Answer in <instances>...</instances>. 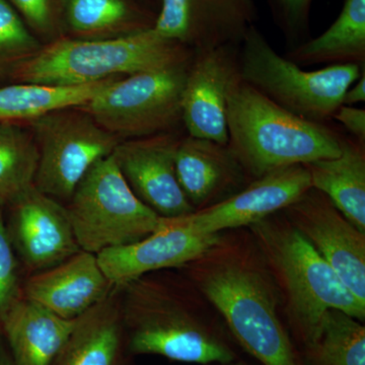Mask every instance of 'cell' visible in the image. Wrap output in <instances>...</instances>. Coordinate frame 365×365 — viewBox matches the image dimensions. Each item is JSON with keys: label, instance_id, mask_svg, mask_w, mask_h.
<instances>
[{"label": "cell", "instance_id": "484cf974", "mask_svg": "<svg viewBox=\"0 0 365 365\" xmlns=\"http://www.w3.org/2000/svg\"><path fill=\"white\" fill-rule=\"evenodd\" d=\"M66 9L69 26L85 35L116 29L134 32L153 28L155 21L127 0H66Z\"/></svg>", "mask_w": 365, "mask_h": 365}, {"label": "cell", "instance_id": "9a60e30c", "mask_svg": "<svg viewBox=\"0 0 365 365\" xmlns=\"http://www.w3.org/2000/svg\"><path fill=\"white\" fill-rule=\"evenodd\" d=\"M9 239L31 272L58 265L81 251L66 206L46 195L35 185L13 204Z\"/></svg>", "mask_w": 365, "mask_h": 365}, {"label": "cell", "instance_id": "83f0119b", "mask_svg": "<svg viewBox=\"0 0 365 365\" xmlns=\"http://www.w3.org/2000/svg\"><path fill=\"white\" fill-rule=\"evenodd\" d=\"M21 295L16 253L0 210V333L2 322Z\"/></svg>", "mask_w": 365, "mask_h": 365}, {"label": "cell", "instance_id": "ac0fdd59", "mask_svg": "<svg viewBox=\"0 0 365 365\" xmlns=\"http://www.w3.org/2000/svg\"><path fill=\"white\" fill-rule=\"evenodd\" d=\"M176 170L195 210L225 200L252 181L227 143L190 135L178 146Z\"/></svg>", "mask_w": 365, "mask_h": 365}, {"label": "cell", "instance_id": "4fadbf2b", "mask_svg": "<svg viewBox=\"0 0 365 365\" xmlns=\"http://www.w3.org/2000/svg\"><path fill=\"white\" fill-rule=\"evenodd\" d=\"M309 188L304 165H292L256 178L225 200L179 218L198 234H222L251 227L280 212Z\"/></svg>", "mask_w": 365, "mask_h": 365}, {"label": "cell", "instance_id": "8fae6325", "mask_svg": "<svg viewBox=\"0 0 365 365\" xmlns=\"http://www.w3.org/2000/svg\"><path fill=\"white\" fill-rule=\"evenodd\" d=\"M240 46L195 53L182 95L187 135L227 143L228 101L242 81Z\"/></svg>", "mask_w": 365, "mask_h": 365}, {"label": "cell", "instance_id": "d4e9b609", "mask_svg": "<svg viewBox=\"0 0 365 365\" xmlns=\"http://www.w3.org/2000/svg\"><path fill=\"white\" fill-rule=\"evenodd\" d=\"M306 354L309 365H365V327L349 314L329 309Z\"/></svg>", "mask_w": 365, "mask_h": 365}, {"label": "cell", "instance_id": "9c48e42d", "mask_svg": "<svg viewBox=\"0 0 365 365\" xmlns=\"http://www.w3.org/2000/svg\"><path fill=\"white\" fill-rule=\"evenodd\" d=\"M59 110L31 121L39 160L36 188L56 200H69L96 163L121 143L88 113Z\"/></svg>", "mask_w": 365, "mask_h": 365}, {"label": "cell", "instance_id": "f1b7e54d", "mask_svg": "<svg viewBox=\"0 0 365 365\" xmlns=\"http://www.w3.org/2000/svg\"><path fill=\"white\" fill-rule=\"evenodd\" d=\"M276 25L290 48L309 39V13L313 0H267Z\"/></svg>", "mask_w": 365, "mask_h": 365}, {"label": "cell", "instance_id": "ffe728a7", "mask_svg": "<svg viewBox=\"0 0 365 365\" xmlns=\"http://www.w3.org/2000/svg\"><path fill=\"white\" fill-rule=\"evenodd\" d=\"M76 322L21 295L2 322L0 334L14 364L52 365Z\"/></svg>", "mask_w": 365, "mask_h": 365}, {"label": "cell", "instance_id": "d6a6232c", "mask_svg": "<svg viewBox=\"0 0 365 365\" xmlns=\"http://www.w3.org/2000/svg\"><path fill=\"white\" fill-rule=\"evenodd\" d=\"M0 365H16L1 334H0Z\"/></svg>", "mask_w": 365, "mask_h": 365}, {"label": "cell", "instance_id": "4dcf8cb0", "mask_svg": "<svg viewBox=\"0 0 365 365\" xmlns=\"http://www.w3.org/2000/svg\"><path fill=\"white\" fill-rule=\"evenodd\" d=\"M332 119L339 122L360 143H365V110L356 106L341 105Z\"/></svg>", "mask_w": 365, "mask_h": 365}, {"label": "cell", "instance_id": "8992f818", "mask_svg": "<svg viewBox=\"0 0 365 365\" xmlns=\"http://www.w3.org/2000/svg\"><path fill=\"white\" fill-rule=\"evenodd\" d=\"M240 66L244 83L282 109L317 123L332 120L346 91L364 71L356 64L304 71L278 54L257 26L240 46Z\"/></svg>", "mask_w": 365, "mask_h": 365}, {"label": "cell", "instance_id": "1f68e13d", "mask_svg": "<svg viewBox=\"0 0 365 365\" xmlns=\"http://www.w3.org/2000/svg\"><path fill=\"white\" fill-rule=\"evenodd\" d=\"M365 101V71L346 91L342 105L356 106Z\"/></svg>", "mask_w": 365, "mask_h": 365}, {"label": "cell", "instance_id": "5b68a950", "mask_svg": "<svg viewBox=\"0 0 365 365\" xmlns=\"http://www.w3.org/2000/svg\"><path fill=\"white\" fill-rule=\"evenodd\" d=\"M195 52L153 28L107 40L59 39L13 66L21 83L74 86L185 66Z\"/></svg>", "mask_w": 365, "mask_h": 365}, {"label": "cell", "instance_id": "d6986e66", "mask_svg": "<svg viewBox=\"0 0 365 365\" xmlns=\"http://www.w3.org/2000/svg\"><path fill=\"white\" fill-rule=\"evenodd\" d=\"M117 287L76 319L52 365H130Z\"/></svg>", "mask_w": 365, "mask_h": 365}, {"label": "cell", "instance_id": "e0dca14e", "mask_svg": "<svg viewBox=\"0 0 365 365\" xmlns=\"http://www.w3.org/2000/svg\"><path fill=\"white\" fill-rule=\"evenodd\" d=\"M115 288L97 255L81 250L54 267L32 274L23 285V295L61 318L76 319Z\"/></svg>", "mask_w": 365, "mask_h": 365}, {"label": "cell", "instance_id": "52a82bcc", "mask_svg": "<svg viewBox=\"0 0 365 365\" xmlns=\"http://www.w3.org/2000/svg\"><path fill=\"white\" fill-rule=\"evenodd\" d=\"M68 201L79 248L91 254L141 241L163 223L132 191L113 155L91 167Z\"/></svg>", "mask_w": 365, "mask_h": 365}, {"label": "cell", "instance_id": "836d02e7", "mask_svg": "<svg viewBox=\"0 0 365 365\" xmlns=\"http://www.w3.org/2000/svg\"><path fill=\"white\" fill-rule=\"evenodd\" d=\"M223 365H240V364H232H232H223Z\"/></svg>", "mask_w": 365, "mask_h": 365}, {"label": "cell", "instance_id": "44dd1931", "mask_svg": "<svg viewBox=\"0 0 365 365\" xmlns=\"http://www.w3.org/2000/svg\"><path fill=\"white\" fill-rule=\"evenodd\" d=\"M335 158L306 163L312 188L330 199L338 210L365 232V143L341 134Z\"/></svg>", "mask_w": 365, "mask_h": 365}, {"label": "cell", "instance_id": "cb8c5ba5", "mask_svg": "<svg viewBox=\"0 0 365 365\" xmlns=\"http://www.w3.org/2000/svg\"><path fill=\"white\" fill-rule=\"evenodd\" d=\"M38 160L32 131L14 122H0V206L11 205L34 186Z\"/></svg>", "mask_w": 365, "mask_h": 365}, {"label": "cell", "instance_id": "3957f363", "mask_svg": "<svg viewBox=\"0 0 365 365\" xmlns=\"http://www.w3.org/2000/svg\"><path fill=\"white\" fill-rule=\"evenodd\" d=\"M249 230L272 273L290 326L304 346L317 337L329 309H338L364 323V302L349 292L281 211Z\"/></svg>", "mask_w": 365, "mask_h": 365}, {"label": "cell", "instance_id": "6da1fadb", "mask_svg": "<svg viewBox=\"0 0 365 365\" xmlns=\"http://www.w3.org/2000/svg\"><path fill=\"white\" fill-rule=\"evenodd\" d=\"M187 279L262 365H304L281 322V295L251 234H220L184 266Z\"/></svg>", "mask_w": 365, "mask_h": 365}, {"label": "cell", "instance_id": "7a4b0ae2", "mask_svg": "<svg viewBox=\"0 0 365 365\" xmlns=\"http://www.w3.org/2000/svg\"><path fill=\"white\" fill-rule=\"evenodd\" d=\"M126 334L134 355H160L186 364H232L235 353L207 318L201 294L150 274L117 288Z\"/></svg>", "mask_w": 365, "mask_h": 365}, {"label": "cell", "instance_id": "277c9868", "mask_svg": "<svg viewBox=\"0 0 365 365\" xmlns=\"http://www.w3.org/2000/svg\"><path fill=\"white\" fill-rule=\"evenodd\" d=\"M341 132L282 109L241 81L227 105V144L252 180L341 153Z\"/></svg>", "mask_w": 365, "mask_h": 365}, {"label": "cell", "instance_id": "7c38bea8", "mask_svg": "<svg viewBox=\"0 0 365 365\" xmlns=\"http://www.w3.org/2000/svg\"><path fill=\"white\" fill-rule=\"evenodd\" d=\"M258 19L254 0H160L153 29L196 53L241 45Z\"/></svg>", "mask_w": 365, "mask_h": 365}, {"label": "cell", "instance_id": "5bb4252c", "mask_svg": "<svg viewBox=\"0 0 365 365\" xmlns=\"http://www.w3.org/2000/svg\"><path fill=\"white\" fill-rule=\"evenodd\" d=\"M182 138L167 132L129 139L118 144L112 153L134 194L163 218L195 211L177 176L176 155Z\"/></svg>", "mask_w": 365, "mask_h": 365}, {"label": "cell", "instance_id": "ba28073f", "mask_svg": "<svg viewBox=\"0 0 365 365\" xmlns=\"http://www.w3.org/2000/svg\"><path fill=\"white\" fill-rule=\"evenodd\" d=\"M191 62L116 78L79 109L119 139L174 132L182 123V90Z\"/></svg>", "mask_w": 365, "mask_h": 365}, {"label": "cell", "instance_id": "4316f807", "mask_svg": "<svg viewBox=\"0 0 365 365\" xmlns=\"http://www.w3.org/2000/svg\"><path fill=\"white\" fill-rule=\"evenodd\" d=\"M40 48L14 7L0 0V66H16Z\"/></svg>", "mask_w": 365, "mask_h": 365}, {"label": "cell", "instance_id": "2e32d148", "mask_svg": "<svg viewBox=\"0 0 365 365\" xmlns=\"http://www.w3.org/2000/svg\"><path fill=\"white\" fill-rule=\"evenodd\" d=\"M218 235L198 234L179 217L163 218L160 227L141 241L105 250L97 254V258L113 287L120 288L148 274L184 267L211 246Z\"/></svg>", "mask_w": 365, "mask_h": 365}, {"label": "cell", "instance_id": "f546056e", "mask_svg": "<svg viewBox=\"0 0 365 365\" xmlns=\"http://www.w3.org/2000/svg\"><path fill=\"white\" fill-rule=\"evenodd\" d=\"M26 21L42 33L51 30L54 24V0H11Z\"/></svg>", "mask_w": 365, "mask_h": 365}, {"label": "cell", "instance_id": "30bf717a", "mask_svg": "<svg viewBox=\"0 0 365 365\" xmlns=\"http://www.w3.org/2000/svg\"><path fill=\"white\" fill-rule=\"evenodd\" d=\"M281 212L365 304V232L312 187Z\"/></svg>", "mask_w": 365, "mask_h": 365}, {"label": "cell", "instance_id": "603a6c76", "mask_svg": "<svg viewBox=\"0 0 365 365\" xmlns=\"http://www.w3.org/2000/svg\"><path fill=\"white\" fill-rule=\"evenodd\" d=\"M116 78L74 86L21 83L0 88V122L33 121L49 113L85 106Z\"/></svg>", "mask_w": 365, "mask_h": 365}, {"label": "cell", "instance_id": "7402d4cb", "mask_svg": "<svg viewBox=\"0 0 365 365\" xmlns=\"http://www.w3.org/2000/svg\"><path fill=\"white\" fill-rule=\"evenodd\" d=\"M297 66L365 64V0H344L339 16L313 39L290 48L284 55Z\"/></svg>", "mask_w": 365, "mask_h": 365}]
</instances>
